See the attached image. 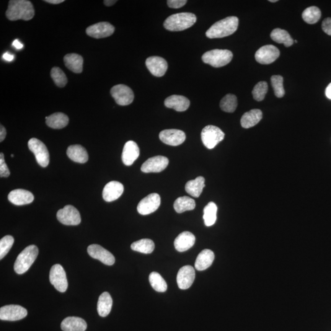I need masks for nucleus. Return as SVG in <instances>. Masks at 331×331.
<instances>
[{
  "mask_svg": "<svg viewBox=\"0 0 331 331\" xmlns=\"http://www.w3.org/2000/svg\"><path fill=\"white\" fill-rule=\"evenodd\" d=\"M7 19L12 21L32 19L35 15V9L32 2L27 0H11L6 12Z\"/></svg>",
  "mask_w": 331,
  "mask_h": 331,
  "instance_id": "1",
  "label": "nucleus"
},
{
  "mask_svg": "<svg viewBox=\"0 0 331 331\" xmlns=\"http://www.w3.org/2000/svg\"><path fill=\"white\" fill-rule=\"evenodd\" d=\"M239 26V19L230 16L215 23L207 31L206 35L210 39L222 38L233 34Z\"/></svg>",
  "mask_w": 331,
  "mask_h": 331,
  "instance_id": "2",
  "label": "nucleus"
},
{
  "mask_svg": "<svg viewBox=\"0 0 331 331\" xmlns=\"http://www.w3.org/2000/svg\"><path fill=\"white\" fill-rule=\"evenodd\" d=\"M196 22V16L193 13H178L168 17L164 22V27L171 32H180L192 27Z\"/></svg>",
  "mask_w": 331,
  "mask_h": 331,
  "instance_id": "3",
  "label": "nucleus"
},
{
  "mask_svg": "<svg viewBox=\"0 0 331 331\" xmlns=\"http://www.w3.org/2000/svg\"><path fill=\"white\" fill-rule=\"evenodd\" d=\"M38 248L36 245H31L26 247L18 256L14 263V269L17 274H23L29 270L37 258Z\"/></svg>",
  "mask_w": 331,
  "mask_h": 331,
  "instance_id": "4",
  "label": "nucleus"
},
{
  "mask_svg": "<svg viewBox=\"0 0 331 331\" xmlns=\"http://www.w3.org/2000/svg\"><path fill=\"white\" fill-rule=\"evenodd\" d=\"M233 54L232 52L226 49H214L206 52L202 56L204 63L210 64L215 68L227 65L232 60Z\"/></svg>",
  "mask_w": 331,
  "mask_h": 331,
  "instance_id": "5",
  "label": "nucleus"
},
{
  "mask_svg": "<svg viewBox=\"0 0 331 331\" xmlns=\"http://www.w3.org/2000/svg\"><path fill=\"white\" fill-rule=\"evenodd\" d=\"M225 134L221 128L214 125H208L201 132L203 143L209 149H213L223 140Z\"/></svg>",
  "mask_w": 331,
  "mask_h": 331,
  "instance_id": "6",
  "label": "nucleus"
},
{
  "mask_svg": "<svg viewBox=\"0 0 331 331\" xmlns=\"http://www.w3.org/2000/svg\"><path fill=\"white\" fill-rule=\"evenodd\" d=\"M28 146L30 151L34 154L38 164L43 167H47L50 158L46 145L38 139L32 138L28 141Z\"/></svg>",
  "mask_w": 331,
  "mask_h": 331,
  "instance_id": "7",
  "label": "nucleus"
},
{
  "mask_svg": "<svg viewBox=\"0 0 331 331\" xmlns=\"http://www.w3.org/2000/svg\"><path fill=\"white\" fill-rule=\"evenodd\" d=\"M49 280L56 290L61 293H64L68 288V284L65 271L63 268L58 264L52 267L50 274H49Z\"/></svg>",
  "mask_w": 331,
  "mask_h": 331,
  "instance_id": "8",
  "label": "nucleus"
},
{
  "mask_svg": "<svg viewBox=\"0 0 331 331\" xmlns=\"http://www.w3.org/2000/svg\"><path fill=\"white\" fill-rule=\"evenodd\" d=\"M56 218L60 223L68 226H76L81 222L79 212L71 205H67L64 208L59 209L56 214Z\"/></svg>",
  "mask_w": 331,
  "mask_h": 331,
  "instance_id": "9",
  "label": "nucleus"
},
{
  "mask_svg": "<svg viewBox=\"0 0 331 331\" xmlns=\"http://www.w3.org/2000/svg\"><path fill=\"white\" fill-rule=\"evenodd\" d=\"M110 94L118 105L127 106L133 103L134 100L133 90L125 85H115L111 89Z\"/></svg>",
  "mask_w": 331,
  "mask_h": 331,
  "instance_id": "10",
  "label": "nucleus"
},
{
  "mask_svg": "<svg viewBox=\"0 0 331 331\" xmlns=\"http://www.w3.org/2000/svg\"><path fill=\"white\" fill-rule=\"evenodd\" d=\"M27 310L19 305H7L0 309V319L4 321L20 320L27 317Z\"/></svg>",
  "mask_w": 331,
  "mask_h": 331,
  "instance_id": "11",
  "label": "nucleus"
},
{
  "mask_svg": "<svg viewBox=\"0 0 331 331\" xmlns=\"http://www.w3.org/2000/svg\"><path fill=\"white\" fill-rule=\"evenodd\" d=\"M161 204V198L159 194H150L139 202L137 210L142 216H147L156 211Z\"/></svg>",
  "mask_w": 331,
  "mask_h": 331,
  "instance_id": "12",
  "label": "nucleus"
},
{
  "mask_svg": "<svg viewBox=\"0 0 331 331\" xmlns=\"http://www.w3.org/2000/svg\"><path fill=\"white\" fill-rule=\"evenodd\" d=\"M280 51L273 45H266L261 47L255 54L256 60L260 64L273 63L280 56Z\"/></svg>",
  "mask_w": 331,
  "mask_h": 331,
  "instance_id": "13",
  "label": "nucleus"
},
{
  "mask_svg": "<svg viewBox=\"0 0 331 331\" xmlns=\"http://www.w3.org/2000/svg\"><path fill=\"white\" fill-rule=\"evenodd\" d=\"M90 257L98 260L106 265L112 266L115 263V257L110 252L99 245L92 244L87 248Z\"/></svg>",
  "mask_w": 331,
  "mask_h": 331,
  "instance_id": "14",
  "label": "nucleus"
},
{
  "mask_svg": "<svg viewBox=\"0 0 331 331\" xmlns=\"http://www.w3.org/2000/svg\"><path fill=\"white\" fill-rule=\"evenodd\" d=\"M115 28L110 23L103 22L90 26L86 30L88 35L96 39L109 37L114 32Z\"/></svg>",
  "mask_w": 331,
  "mask_h": 331,
  "instance_id": "15",
  "label": "nucleus"
},
{
  "mask_svg": "<svg viewBox=\"0 0 331 331\" xmlns=\"http://www.w3.org/2000/svg\"><path fill=\"white\" fill-rule=\"evenodd\" d=\"M159 138L164 143L171 146H177L184 142L186 135L182 130L169 129L160 132Z\"/></svg>",
  "mask_w": 331,
  "mask_h": 331,
  "instance_id": "16",
  "label": "nucleus"
},
{
  "mask_svg": "<svg viewBox=\"0 0 331 331\" xmlns=\"http://www.w3.org/2000/svg\"><path fill=\"white\" fill-rule=\"evenodd\" d=\"M169 164V160L164 156H156L150 158L144 163L141 170L145 173L160 172L165 170Z\"/></svg>",
  "mask_w": 331,
  "mask_h": 331,
  "instance_id": "17",
  "label": "nucleus"
},
{
  "mask_svg": "<svg viewBox=\"0 0 331 331\" xmlns=\"http://www.w3.org/2000/svg\"><path fill=\"white\" fill-rule=\"evenodd\" d=\"M195 271L192 266H185L178 271L177 282L178 288L187 289L190 288L195 281Z\"/></svg>",
  "mask_w": 331,
  "mask_h": 331,
  "instance_id": "18",
  "label": "nucleus"
},
{
  "mask_svg": "<svg viewBox=\"0 0 331 331\" xmlns=\"http://www.w3.org/2000/svg\"><path fill=\"white\" fill-rule=\"evenodd\" d=\"M146 64L151 74L156 77L164 76L168 66L164 58L157 56H150L146 59Z\"/></svg>",
  "mask_w": 331,
  "mask_h": 331,
  "instance_id": "19",
  "label": "nucleus"
},
{
  "mask_svg": "<svg viewBox=\"0 0 331 331\" xmlns=\"http://www.w3.org/2000/svg\"><path fill=\"white\" fill-rule=\"evenodd\" d=\"M124 187L120 182L111 181L106 185L103 191V198L107 202L117 200L122 195Z\"/></svg>",
  "mask_w": 331,
  "mask_h": 331,
  "instance_id": "20",
  "label": "nucleus"
},
{
  "mask_svg": "<svg viewBox=\"0 0 331 331\" xmlns=\"http://www.w3.org/2000/svg\"><path fill=\"white\" fill-rule=\"evenodd\" d=\"M140 154L138 144L133 141H129L124 146L121 159L124 165L131 166L136 161Z\"/></svg>",
  "mask_w": 331,
  "mask_h": 331,
  "instance_id": "21",
  "label": "nucleus"
},
{
  "mask_svg": "<svg viewBox=\"0 0 331 331\" xmlns=\"http://www.w3.org/2000/svg\"><path fill=\"white\" fill-rule=\"evenodd\" d=\"M8 200L16 206H23L32 203L34 201V196L29 191L24 189L12 190L8 195Z\"/></svg>",
  "mask_w": 331,
  "mask_h": 331,
  "instance_id": "22",
  "label": "nucleus"
},
{
  "mask_svg": "<svg viewBox=\"0 0 331 331\" xmlns=\"http://www.w3.org/2000/svg\"><path fill=\"white\" fill-rule=\"evenodd\" d=\"M166 107L173 109L177 112H183L190 107V100L182 95H171L165 101Z\"/></svg>",
  "mask_w": 331,
  "mask_h": 331,
  "instance_id": "23",
  "label": "nucleus"
},
{
  "mask_svg": "<svg viewBox=\"0 0 331 331\" xmlns=\"http://www.w3.org/2000/svg\"><path fill=\"white\" fill-rule=\"evenodd\" d=\"M195 236L190 232L180 233L174 240V247L178 252H185L195 245Z\"/></svg>",
  "mask_w": 331,
  "mask_h": 331,
  "instance_id": "24",
  "label": "nucleus"
},
{
  "mask_svg": "<svg viewBox=\"0 0 331 331\" xmlns=\"http://www.w3.org/2000/svg\"><path fill=\"white\" fill-rule=\"evenodd\" d=\"M87 328L85 321L79 317H67L61 323V328L63 331H85Z\"/></svg>",
  "mask_w": 331,
  "mask_h": 331,
  "instance_id": "25",
  "label": "nucleus"
},
{
  "mask_svg": "<svg viewBox=\"0 0 331 331\" xmlns=\"http://www.w3.org/2000/svg\"><path fill=\"white\" fill-rule=\"evenodd\" d=\"M67 155L72 161L79 164H85L89 160L86 149L81 145H72L68 147Z\"/></svg>",
  "mask_w": 331,
  "mask_h": 331,
  "instance_id": "26",
  "label": "nucleus"
},
{
  "mask_svg": "<svg viewBox=\"0 0 331 331\" xmlns=\"http://www.w3.org/2000/svg\"><path fill=\"white\" fill-rule=\"evenodd\" d=\"M263 118V112L260 110H252L242 115L240 123L244 128H250L257 125Z\"/></svg>",
  "mask_w": 331,
  "mask_h": 331,
  "instance_id": "27",
  "label": "nucleus"
},
{
  "mask_svg": "<svg viewBox=\"0 0 331 331\" xmlns=\"http://www.w3.org/2000/svg\"><path fill=\"white\" fill-rule=\"evenodd\" d=\"M215 255L213 251L205 249L198 255L195 262V268L198 271H202L207 270L213 263Z\"/></svg>",
  "mask_w": 331,
  "mask_h": 331,
  "instance_id": "28",
  "label": "nucleus"
},
{
  "mask_svg": "<svg viewBox=\"0 0 331 331\" xmlns=\"http://www.w3.org/2000/svg\"><path fill=\"white\" fill-rule=\"evenodd\" d=\"M64 63L67 68L74 73H81L82 72L84 59L78 54H67L64 56Z\"/></svg>",
  "mask_w": 331,
  "mask_h": 331,
  "instance_id": "29",
  "label": "nucleus"
},
{
  "mask_svg": "<svg viewBox=\"0 0 331 331\" xmlns=\"http://www.w3.org/2000/svg\"><path fill=\"white\" fill-rule=\"evenodd\" d=\"M112 299L108 292L101 294L98 299L97 311L100 317H107L112 309Z\"/></svg>",
  "mask_w": 331,
  "mask_h": 331,
  "instance_id": "30",
  "label": "nucleus"
},
{
  "mask_svg": "<svg viewBox=\"0 0 331 331\" xmlns=\"http://www.w3.org/2000/svg\"><path fill=\"white\" fill-rule=\"evenodd\" d=\"M46 124L53 129H61L66 127L69 123L68 116L61 112L54 113L46 117Z\"/></svg>",
  "mask_w": 331,
  "mask_h": 331,
  "instance_id": "31",
  "label": "nucleus"
},
{
  "mask_svg": "<svg viewBox=\"0 0 331 331\" xmlns=\"http://www.w3.org/2000/svg\"><path fill=\"white\" fill-rule=\"evenodd\" d=\"M205 187V178L200 176L195 179L188 181L185 185V190L193 197H200L203 188Z\"/></svg>",
  "mask_w": 331,
  "mask_h": 331,
  "instance_id": "32",
  "label": "nucleus"
},
{
  "mask_svg": "<svg viewBox=\"0 0 331 331\" xmlns=\"http://www.w3.org/2000/svg\"><path fill=\"white\" fill-rule=\"evenodd\" d=\"M271 38L274 41L279 44H283L286 48L290 47L294 44V40L287 31L276 28L271 33Z\"/></svg>",
  "mask_w": 331,
  "mask_h": 331,
  "instance_id": "33",
  "label": "nucleus"
},
{
  "mask_svg": "<svg viewBox=\"0 0 331 331\" xmlns=\"http://www.w3.org/2000/svg\"><path fill=\"white\" fill-rule=\"evenodd\" d=\"M196 208V203L193 199L188 196L178 198L175 201L174 208L178 214L184 213L188 211H192Z\"/></svg>",
  "mask_w": 331,
  "mask_h": 331,
  "instance_id": "34",
  "label": "nucleus"
},
{
  "mask_svg": "<svg viewBox=\"0 0 331 331\" xmlns=\"http://www.w3.org/2000/svg\"><path fill=\"white\" fill-rule=\"evenodd\" d=\"M131 248L132 250L136 252L144 253V254H150L154 252L155 244L151 239H143L133 242L131 245Z\"/></svg>",
  "mask_w": 331,
  "mask_h": 331,
  "instance_id": "35",
  "label": "nucleus"
},
{
  "mask_svg": "<svg viewBox=\"0 0 331 331\" xmlns=\"http://www.w3.org/2000/svg\"><path fill=\"white\" fill-rule=\"evenodd\" d=\"M217 206L213 202H210L204 209L203 219L207 226H211L217 221Z\"/></svg>",
  "mask_w": 331,
  "mask_h": 331,
  "instance_id": "36",
  "label": "nucleus"
},
{
  "mask_svg": "<svg viewBox=\"0 0 331 331\" xmlns=\"http://www.w3.org/2000/svg\"><path fill=\"white\" fill-rule=\"evenodd\" d=\"M321 16H322V12L317 6L307 7L302 14V19L309 24H316L319 21Z\"/></svg>",
  "mask_w": 331,
  "mask_h": 331,
  "instance_id": "37",
  "label": "nucleus"
},
{
  "mask_svg": "<svg viewBox=\"0 0 331 331\" xmlns=\"http://www.w3.org/2000/svg\"><path fill=\"white\" fill-rule=\"evenodd\" d=\"M220 107L224 112H234L237 107V97L232 94H227L224 96L220 103Z\"/></svg>",
  "mask_w": 331,
  "mask_h": 331,
  "instance_id": "38",
  "label": "nucleus"
},
{
  "mask_svg": "<svg viewBox=\"0 0 331 331\" xmlns=\"http://www.w3.org/2000/svg\"><path fill=\"white\" fill-rule=\"evenodd\" d=\"M149 281L152 288L157 292L164 293L167 290V284L164 278L160 274L156 272L152 273L149 276Z\"/></svg>",
  "mask_w": 331,
  "mask_h": 331,
  "instance_id": "39",
  "label": "nucleus"
},
{
  "mask_svg": "<svg viewBox=\"0 0 331 331\" xmlns=\"http://www.w3.org/2000/svg\"><path fill=\"white\" fill-rule=\"evenodd\" d=\"M271 81L276 97L279 98L283 97L285 92L283 87V77L280 75H274L271 77Z\"/></svg>",
  "mask_w": 331,
  "mask_h": 331,
  "instance_id": "40",
  "label": "nucleus"
},
{
  "mask_svg": "<svg viewBox=\"0 0 331 331\" xmlns=\"http://www.w3.org/2000/svg\"><path fill=\"white\" fill-rule=\"evenodd\" d=\"M51 76L55 84L59 87H64L68 83L66 74L58 67H54L51 69Z\"/></svg>",
  "mask_w": 331,
  "mask_h": 331,
  "instance_id": "41",
  "label": "nucleus"
},
{
  "mask_svg": "<svg viewBox=\"0 0 331 331\" xmlns=\"http://www.w3.org/2000/svg\"><path fill=\"white\" fill-rule=\"evenodd\" d=\"M268 90V83L265 81L258 82L253 88L252 94L253 98L257 102H261L265 99Z\"/></svg>",
  "mask_w": 331,
  "mask_h": 331,
  "instance_id": "42",
  "label": "nucleus"
},
{
  "mask_svg": "<svg viewBox=\"0 0 331 331\" xmlns=\"http://www.w3.org/2000/svg\"><path fill=\"white\" fill-rule=\"evenodd\" d=\"M14 242V237L9 235L2 237L0 240V259L2 260L7 254Z\"/></svg>",
  "mask_w": 331,
  "mask_h": 331,
  "instance_id": "43",
  "label": "nucleus"
},
{
  "mask_svg": "<svg viewBox=\"0 0 331 331\" xmlns=\"http://www.w3.org/2000/svg\"><path fill=\"white\" fill-rule=\"evenodd\" d=\"M9 170L4 162V154L1 153L0 154V176L1 177H7L9 176Z\"/></svg>",
  "mask_w": 331,
  "mask_h": 331,
  "instance_id": "44",
  "label": "nucleus"
},
{
  "mask_svg": "<svg viewBox=\"0 0 331 331\" xmlns=\"http://www.w3.org/2000/svg\"><path fill=\"white\" fill-rule=\"evenodd\" d=\"M187 0H168L167 3L170 8L178 9L185 6Z\"/></svg>",
  "mask_w": 331,
  "mask_h": 331,
  "instance_id": "45",
  "label": "nucleus"
},
{
  "mask_svg": "<svg viewBox=\"0 0 331 331\" xmlns=\"http://www.w3.org/2000/svg\"><path fill=\"white\" fill-rule=\"evenodd\" d=\"M322 30L326 34L331 36V18L328 17L323 20L322 23Z\"/></svg>",
  "mask_w": 331,
  "mask_h": 331,
  "instance_id": "46",
  "label": "nucleus"
},
{
  "mask_svg": "<svg viewBox=\"0 0 331 331\" xmlns=\"http://www.w3.org/2000/svg\"><path fill=\"white\" fill-rule=\"evenodd\" d=\"M6 136V130L3 126L1 125L0 126V142H2L4 140Z\"/></svg>",
  "mask_w": 331,
  "mask_h": 331,
  "instance_id": "47",
  "label": "nucleus"
},
{
  "mask_svg": "<svg viewBox=\"0 0 331 331\" xmlns=\"http://www.w3.org/2000/svg\"><path fill=\"white\" fill-rule=\"evenodd\" d=\"M2 58L7 61H11L14 59V55H11V54L8 53H6L2 55Z\"/></svg>",
  "mask_w": 331,
  "mask_h": 331,
  "instance_id": "48",
  "label": "nucleus"
},
{
  "mask_svg": "<svg viewBox=\"0 0 331 331\" xmlns=\"http://www.w3.org/2000/svg\"><path fill=\"white\" fill-rule=\"evenodd\" d=\"M12 46L17 49H21L23 48V45L18 40H15L12 43Z\"/></svg>",
  "mask_w": 331,
  "mask_h": 331,
  "instance_id": "49",
  "label": "nucleus"
},
{
  "mask_svg": "<svg viewBox=\"0 0 331 331\" xmlns=\"http://www.w3.org/2000/svg\"><path fill=\"white\" fill-rule=\"evenodd\" d=\"M45 2H48V3L53 4H60L61 2H64V0H45Z\"/></svg>",
  "mask_w": 331,
  "mask_h": 331,
  "instance_id": "50",
  "label": "nucleus"
},
{
  "mask_svg": "<svg viewBox=\"0 0 331 331\" xmlns=\"http://www.w3.org/2000/svg\"><path fill=\"white\" fill-rule=\"evenodd\" d=\"M117 2V1H116V0H105V1H104V4L106 6H112V5L115 4Z\"/></svg>",
  "mask_w": 331,
  "mask_h": 331,
  "instance_id": "51",
  "label": "nucleus"
},
{
  "mask_svg": "<svg viewBox=\"0 0 331 331\" xmlns=\"http://www.w3.org/2000/svg\"><path fill=\"white\" fill-rule=\"evenodd\" d=\"M325 93L327 97L329 98V99L331 100V83L329 85H328L327 89H326Z\"/></svg>",
  "mask_w": 331,
  "mask_h": 331,
  "instance_id": "52",
  "label": "nucleus"
},
{
  "mask_svg": "<svg viewBox=\"0 0 331 331\" xmlns=\"http://www.w3.org/2000/svg\"><path fill=\"white\" fill-rule=\"evenodd\" d=\"M277 1H278L277 0H270V2H277Z\"/></svg>",
  "mask_w": 331,
  "mask_h": 331,
  "instance_id": "53",
  "label": "nucleus"
},
{
  "mask_svg": "<svg viewBox=\"0 0 331 331\" xmlns=\"http://www.w3.org/2000/svg\"><path fill=\"white\" fill-rule=\"evenodd\" d=\"M294 43H297V41L296 40L294 41Z\"/></svg>",
  "mask_w": 331,
  "mask_h": 331,
  "instance_id": "54",
  "label": "nucleus"
},
{
  "mask_svg": "<svg viewBox=\"0 0 331 331\" xmlns=\"http://www.w3.org/2000/svg\"><path fill=\"white\" fill-rule=\"evenodd\" d=\"M11 157H14V155H11Z\"/></svg>",
  "mask_w": 331,
  "mask_h": 331,
  "instance_id": "55",
  "label": "nucleus"
}]
</instances>
